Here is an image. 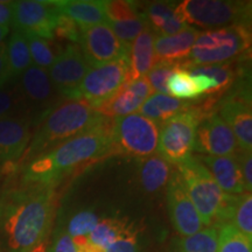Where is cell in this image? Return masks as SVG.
<instances>
[{"mask_svg":"<svg viewBox=\"0 0 252 252\" xmlns=\"http://www.w3.org/2000/svg\"><path fill=\"white\" fill-rule=\"evenodd\" d=\"M220 117L231 128L239 150L252 151V109L251 100L238 94L225 99L220 105Z\"/></svg>","mask_w":252,"mask_h":252,"instance_id":"cell-17","label":"cell"},{"mask_svg":"<svg viewBox=\"0 0 252 252\" xmlns=\"http://www.w3.org/2000/svg\"><path fill=\"white\" fill-rule=\"evenodd\" d=\"M111 125L108 119L36 157L25 169L24 185L55 187L80 166L112 153Z\"/></svg>","mask_w":252,"mask_h":252,"instance_id":"cell-2","label":"cell"},{"mask_svg":"<svg viewBox=\"0 0 252 252\" xmlns=\"http://www.w3.org/2000/svg\"><path fill=\"white\" fill-rule=\"evenodd\" d=\"M196 158L209 171L223 193L228 195L248 193L236 154L229 157H214L201 154Z\"/></svg>","mask_w":252,"mask_h":252,"instance_id":"cell-18","label":"cell"},{"mask_svg":"<svg viewBox=\"0 0 252 252\" xmlns=\"http://www.w3.org/2000/svg\"><path fill=\"white\" fill-rule=\"evenodd\" d=\"M216 228L219 231V252H252V239L234 225L225 223Z\"/></svg>","mask_w":252,"mask_h":252,"instance_id":"cell-30","label":"cell"},{"mask_svg":"<svg viewBox=\"0 0 252 252\" xmlns=\"http://www.w3.org/2000/svg\"><path fill=\"white\" fill-rule=\"evenodd\" d=\"M178 63H168V62H157L154 67L151 69L149 74L146 75L147 81H149L151 88L157 94H168L167 90V81L172 72L178 67Z\"/></svg>","mask_w":252,"mask_h":252,"instance_id":"cell-36","label":"cell"},{"mask_svg":"<svg viewBox=\"0 0 252 252\" xmlns=\"http://www.w3.org/2000/svg\"><path fill=\"white\" fill-rule=\"evenodd\" d=\"M112 152L135 158H149L159 143V127L139 113L116 118L111 125Z\"/></svg>","mask_w":252,"mask_h":252,"instance_id":"cell-7","label":"cell"},{"mask_svg":"<svg viewBox=\"0 0 252 252\" xmlns=\"http://www.w3.org/2000/svg\"><path fill=\"white\" fill-rule=\"evenodd\" d=\"M26 37L28 48H30L32 62L36 67L48 70L56 59L55 50L53 49L49 40L35 35H24Z\"/></svg>","mask_w":252,"mask_h":252,"instance_id":"cell-34","label":"cell"},{"mask_svg":"<svg viewBox=\"0 0 252 252\" xmlns=\"http://www.w3.org/2000/svg\"><path fill=\"white\" fill-rule=\"evenodd\" d=\"M89 69L90 65L82 54L80 47L69 45L59 53L54 63L47 71L56 91L68 97L80 86Z\"/></svg>","mask_w":252,"mask_h":252,"instance_id":"cell-14","label":"cell"},{"mask_svg":"<svg viewBox=\"0 0 252 252\" xmlns=\"http://www.w3.org/2000/svg\"><path fill=\"white\" fill-rule=\"evenodd\" d=\"M9 33V28L8 27H4V26H0V46L2 45L5 40V37L8 35Z\"/></svg>","mask_w":252,"mask_h":252,"instance_id":"cell-47","label":"cell"},{"mask_svg":"<svg viewBox=\"0 0 252 252\" xmlns=\"http://www.w3.org/2000/svg\"><path fill=\"white\" fill-rule=\"evenodd\" d=\"M127 82H128V88H130V89L143 100L147 99L151 94H154L153 89L151 88L146 77H141V78H138V80L127 81Z\"/></svg>","mask_w":252,"mask_h":252,"instance_id":"cell-42","label":"cell"},{"mask_svg":"<svg viewBox=\"0 0 252 252\" xmlns=\"http://www.w3.org/2000/svg\"><path fill=\"white\" fill-rule=\"evenodd\" d=\"M55 187L24 185L0 200V229L8 252H30L47 241L55 215Z\"/></svg>","mask_w":252,"mask_h":252,"instance_id":"cell-1","label":"cell"},{"mask_svg":"<svg viewBox=\"0 0 252 252\" xmlns=\"http://www.w3.org/2000/svg\"><path fill=\"white\" fill-rule=\"evenodd\" d=\"M169 96L180 100L197 99L201 96L193 76L182 64H179L167 81Z\"/></svg>","mask_w":252,"mask_h":252,"instance_id":"cell-29","label":"cell"},{"mask_svg":"<svg viewBox=\"0 0 252 252\" xmlns=\"http://www.w3.org/2000/svg\"><path fill=\"white\" fill-rule=\"evenodd\" d=\"M175 248L176 252H219V231L216 226H208L179 239Z\"/></svg>","mask_w":252,"mask_h":252,"instance_id":"cell-28","label":"cell"},{"mask_svg":"<svg viewBox=\"0 0 252 252\" xmlns=\"http://www.w3.org/2000/svg\"><path fill=\"white\" fill-rule=\"evenodd\" d=\"M145 100L135 94L130 88H128V82L123 86L117 93L110 97L108 100L97 105L96 111L105 118H119L128 116L131 113H135L138 111Z\"/></svg>","mask_w":252,"mask_h":252,"instance_id":"cell-25","label":"cell"},{"mask_svg":"<svg viewBox=\"0 0 252 252\" xmlns=\"http://www.w3.org/2000/svg\"><path fill=\"white\" fill-rule=\"evenodd\" d=\"M71 239L74 242L76 252H105L104 249H100L91 243L88 237H75Z\"/></svg>","mask_w":252,"mask_h":252,"instance_id":"cell-45","label":"cell"},{"mask_svg":"<svg viewBox=\"0 0 252 252\" xmlns=\"http://www.w3.org/2000/svg\"><path fill=\"white\" fill-rule=\"evenodd\" d=\"M98 217L91 210H83L77 213L70 220L67 232L71 238L88 237L98 223Z\"/></svg>","mask_w":252,"mask_h":252,"instance_id":"cell-35","label":"cell"},{"mask_svg":"<svg viewBox=\"0 0 252 252\" xmlns=\"http://www.w3.org/2000/svg\"><path fill=\"white\" fill-rule=\"evenodd\" d=\"M191 104L187 100L176 99L165 94H152L139 108V115L150 119L157 125H162L169 118L190 108Z\"/></svg>","mask_w":252,"mask_h":252,"instance_id":"cell-23","label":"cell"},{"mask_svg":"<svg viewBox=\"0 0 252 252\" xmlns=\"http://www.w3.org/2000/svg\"><path fill=\"white\" fill-rule=\"evenodd\" d=\"M236 158L243 176L245 188L248 193H251L252 189V154L249 151L239 150L236 153Z\"/></svg>","mask_w":252,"mask_h":252,"instance_id":"cell-40","label":"cell"},{"mask_svg":"<svg viewBox=\"0 0 252 252\" xmlns=\"http://www.w3.org/2000/svg\"><path fill=\"white\" fill-rule=\"evenodd\" d=\"M194 149L204 156L229 157L235 156L239 151L231 128L220 117L214 115L200 123L195 137Z\"/></svg>","mask_w":252,"mask_h":252,"instance_id":"cell-15","label":"cell"},{"mask_svg":"<svg viewBox=\"0 0 252 252\" xmlns=\"http://www.w3.org/2000/svg\"><path fill=\"white\" fill-rule=\"evenodd\" d=\"M59 13L67 15L80 30L106 24L105 1L98 0H61L55 1Z\"/></svg>","mask_w":252,"mask_h":252,"instance_id":"cell-19","label":"cell"},{"mask_svg":"<svg viewBox=\"0 0 252 252\" xmlns=\"http://www.w3.org/2000/svg\"><path fill=\"white\" fill-rule=\"evenodd\" d=\"M184 67L190 72H200L207 75L216 83L217 94L223 93L231 86L235 80V71L229 63L223 64H210V65H193L186 63Z\"/></svg>","mask_w":252,"mask_h":252,"instance_id":"cell-31","label":"cell"},{"mask_svg":"<svg viewBox=\"0 0 252 252\" xmlns=\"http://www.w3.org/2000/svg\"><path fill=\"white\" fill-rule=\"evenodd\" d=\"M30 117L0 119V172L12 171L23 159L32 139Z\"/></svg>","mask_w":252,"mask_h":252,"instance_id":"cell-12","label":"cell"},{"mask_svg":"<svg viewBox=\"0 0 252 252\" xmlns=\"http://www.w3.org/2000/svg\"><path fill=\"white\" fill-rule=\"evenodd\" d=\"M176 14L186 24L217 30L235 25L247 26L251 18L250 1L185 0L175 6Z\"/></svg>","mask_w":252,"mask_h":252,"instance_id":"cell-6","label":"cell"},{"mask_svg":"<svg viewBox=\"0 0 252 252\" xmlns=\"http://www.w3.org/2000/svg\"><path fill=\"white\" fill-rule=\"evenodd\" d=\"M176 167L203 226H212L219 220L226 194L223 193L209 171L196 157L190 156Z\"/></svg>","mask_w":252,"mask_h":252,"instance_id":"cell-4","label":"cell"},{"mask_svg":"<svg viewBox=\"0 0 252 252\" xmlns=\"http://www.w3.org/2000/svg\"><path fill=\"white\" fill-rule=\"evenodd\" d=\"M108 26L111 28L118 40L124 45L125 48L130 50L132 42L140 35L143 32L150 27L144 15L139 18L131 19V20L124 21H108Z\"/></svg>","mask_w":252,"mask_h":252,"instance_id":"cell-32","label":"cell"},{"mask_svg":"<svg viewBox=\"0 0 252 252\" xmlns=\"http://www.w3.org/2000/svg\"><path fill=\"white\" fill-rule=\"evenodd\" d=\"M105 252H139L137 235L133 230H131L110 245Z\"/></svg>","mask_w":252,"mask_h":252,"instance_id":"cell-39","label":"cell"},{"mask_svg":"<svg viewBox=\"0 0 252 252\" xmlns=\"http://www.w3.org/2000/svg\"><path fill=\"white\" fill-rule=\"evenodd\" d=\"M11 75L8 71L7 56H6V43L0 46V87H4L11 81Z\"/></svg>","mask_w":252,"mask_h":252,"instance_id":"cell-43","label":"cell"},{"mask_svg":"<svg viewBox=\"0 0 252 252\" xmlns=\"http://www.w3.org/2000/svg\"><path fill=\"white\" fill-rule=\"evenodd\" d=\"M59 14L55 1H13L12 26L24 35H35L46 40H52L54 37V30Z\"/></svg>","mask_w":252,"mask_h":252,"instance_id":"cell-10","label":"cell"},{"mask_svg":"<svg viewBox=\"0 0 252 252\" xmlns=\"http://www.w3.org/2000/svg\"><path fill=\"white\" fill-rule=\"evenodd\" d=\"M6 56H7L8 71L11 78H17L33 64L28 48L26 37L24 34L14 31L6 43Z\"/></svg>","mask_w":252,"mask_h":252,"instance_id":"cell-26","label":"cell"},{"mask_svg":"<svg viewBox=\"0 0 252 252\" xmlns=\"http://www.w3.org/2000/svg\"><path fill=\"white\" fill-rule=\"evenodd\" d=\"M13 21V1H1L0 0V26H12Z\"/></svg>","mask_w":252,"mask_h":252,"instance_id":"cell-44","label":"cell"},{"mask_svg":"<svg viewBox=\"0 0 252 252\" xmlns=\"http://www.w3.org/2000/svg\"><path fill=\"white\" fill-rule=\"evenodd\" d=\"M30 252H48V247H47V241L42 243L37 244L35 248H33Z\"/></svg>","mask_w":252,"mask_h":252,"instance_id":"cell-46","label":"cell"},{"mask_svg":"<svg viewBox=\"0 0 252 252\" xmlns=\"http://www.w3.org/2000/svg\"><path fill=\"white\" fill-rule=\"evenodd\" d=\"M81 52L90 68L128 58L130 50L113 34L108 24L80 30Z\"/></svg>","mask_w":252,"mask_h":252,"instance_id":"cell-11","label":"cell"},{"mask_svg":"<svg viewBox=\"0 0 252 252\" xmlns=\"http://www.w3.org/2000/svg\"><path fill=\"white\" fill-rule=\"evenodd\" d=\"M167 187V202L173 225L182 237L191 236L203 229L202 220L189 198L178 169L172 172Z\"/></svg>","mask_w":252,"mask_h":252,"instance_id":"cell-13","label":"cell"},{"mask_svg":"<svg viewBox=\"0 0 252 252\" xmlns=\"http://www.w3.org/2000/svg\"><path fill=\"white\" fill-rule=\"evenodd\" d=\"M202 116L200 109L190 106L163 123L158 143V151L163 159L178 165L190 157Z\"/></svg>","mask_w":252,"mask_h":252,"instance_id":"cell-8","label":"cell"},{"mask_svg":"<svg viewBox=\"0 0 252 252\" xmlns=\"http://www.w3.org/2000/svg\"><path fill=\"white\" fill-rule=\"evenodd\" d=\"M55 35L68 41H72V42H78V40H80V28L70 18L60 13L55 25L54 36Z\"/></svg>","mask_w":252,"mask_h":252,"instance_id":"cell-38","label":"cell"},{"mask_svg":"<svg viewBox=\"0 0 252 252\" xmlns=\"http://www.w3.org/2000/svg\"><path fill=\"white\" fill-rule=\"evenodd\" d=\"M18 84L13 88L0 87V119L28 117Z\"/></svg>","mask_w":252,"mask_h":252,"instance_id":"cell-33","label":"cell"},{"mask_svg":"<svg viewBox=\"0 0 252 252\" xmlns=\"http://www.w3.org/2000/svg\"><path fill=\"white\" fill-rule=\"evenodd\" d=\"M250 46L247 26L235 25L198 33L188 60L193 65L223 64L235 60Z\"/></svg>","mask_w":252,"mask_h":252,"instance_id":"cell-5","label":"cell"},{"mask_svg":"<svg viewBox=\"0 0 252 252\" xmlns=\"http://www.w3.org/2000/svg\"><path fill=\"white\" fill-rule=\"evenodd\" d=\"M149 23L151 30L159 36H171L180 33L189 27L182 19L176 14L173 2L154 1L146 7L143 14ZM156 34V35H157Z\"/></svg>","mask_w":252,"mask_h":252,"instance_id":"cell-22","label":"cell"},{"mask_svg":"<svg viewBox=\"0 0 252 252\" xmlns=\"http://www.w3.org/2000/svg\"><path fill=\"white\" fill-rule=\"evenodd\" d=\"M106 23L108 21H124L139 18L143 14L137 12L134 2L117 0V1H105Z\"/></svg>","mask_w":252,"mask_h":252,"instance_id":"cell-37","label":"cell"},{"mask_svg":"<svg viewBox=\"0 0 252 252\" xmlns=\"http://www.w3.org/2000/svg\"><path fill=\"white\" fill-rule=\"evenodd\" d=\"M156 36V33L151 30V27H147L132 42L130 54H128V60H130L128 81L146 77V75L157 63L156 50H154Z\"/></svg>","mask_w":252,"mask_h":252,"instance_id":"cell-21","label":"cell"},{"mask_svg":"<svg viewBox=\"0 0 252 252\" xmlns=\"http://www.w3.org/2000/svg\"><path fill=\"white\" fill-rule=\"evenodd\" d=\"M171 163L158 154L145 158L139 169V184L146 193L156 194L168 185Z\"/></svg>","mask_w":252,"mask_h":252,"instance_id":"cell-24","label":"cell"},{"mask_svg":"<svg viewBox=\"0 0 252 252\" xmlns=\"http://www.w3.org/2000/svg\"><path fill=\"white\" fill-rule=\"evenodd\" d=\"M130 60L123 58L89 69L76 89L69 94L70 99L84 100L94 108L108 100L128 81Z\"/></svg>","mask_w":252,"mask_h":252,"instance_id":"cell-9","label":"cell"},{"mask_svg":"<svg viewBox=\"0 0 252 252\" xmlns=\"http://www.w3.org/2000/svg\"><path fill=\"white\" fill-rule=\"evenodd\" d=\"M49 252H76V249L68 232L61 230L55 235Z\"/></svg>","mask_w":252,"mask_h":252,"instance_id":"cell-41","label":"cell"},{"mask_svg":"<svg viewBox=\"0 0 252 252\" xmlns=\"http://www.w3.org/2000/svg\"><path fill=\"white\" fill-rule=\"evenodd\" d=\"M132 229L128 228L124 220L118 219H104L98 220L88 238L93 244L106 250L118 238L127 234Z\"/></svg>","mask_w":252,"mask_h":252,"instance_id":"cell-27","label":"cell"},{"mask_svg":"<svg viewBox=\"0 0 252 252\" xmlns=\"http://www.w3.org/2000/svg\"><path fill=\"white\" fill-rule=\"evenodd\" d=\"M18 87L26 111L40 112L39 122L52 109L55 94H59L50 81L48 71L34 64L19 76Z\"/></svg>","mask_w":252,"mask_h":252,"instance_id":"cell-16","label":"cell"},{"mask_svg":"<svg viewBox=\"0 0 252 252\" xmlns=\"http://www.w3.org/2000/svg\"><path fill=\"white\" fill-rule=\"evenodd\" d=\"M108 119L88 102L64 100L40 119L39 128L31 139L20 162H31L53 147L103 124Z\"/></svg>","mask_w":252,"mask_h":252,"instance_id":"cell-3","label":"cell"},{"mask_svg":"<svg viewBox=\"0 0 252 252\" xmlns=\"http://www.w3.org/2000/svg\"><path fill=\"white\" fill-rule=\"evenodd\" d=\"M198 33L200 32L189 26L175 35H157L154 42L157 62L176 63V61L188 58Z\"/></svg>","mask_w":252,"mask_h":252,"instance_id":"cell-20","label":"cell"}]
</instances>
